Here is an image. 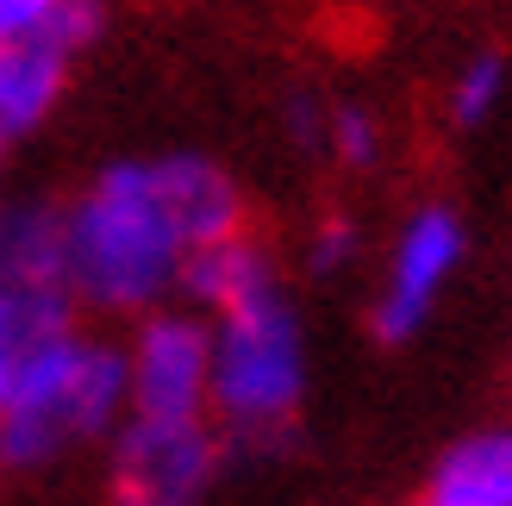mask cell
Segmentation results:
<instances>
[{"label":"cell","mask_w":512,"mask_h":506,"mask_svg":"<svg viewBox=\"0 0 512 506\" xmlns=\"http://www.w3.org/2000/svg\"><path fill=\"white\" fill-rule=\"evenodd\" d=\"M63 13V0H0V44L50 38V19Z\"/></svg>","instance_id":"15"},{"label":"cell","mask_w":512,"mask_h":506,"mask_svg":"<svg viewBox=\"0 0 512 506\" xmlns=\"http://www.w3.org/2000/svg\"><path fill=\"white\" fill-rule=\"evenodd\" d=\"M319 157L350 169V175H369L381 157H388V125H381V113L363 107V100H331L325 132H319Z\"/></svg>","instance_id":"12"},{"label":"cell","mask_w":512,"mask_h":506,"mask_svg":"<svg viewBox=\"0 0 512 506\" xmlns=\"http://www.w3.org/2000/svg\"><path fill=\"white\" fill-rule=\"evenodd\" d=\"M63 282V200L0 188V294Z\"/></svg>","instance_id":"10"},{"label":"cell","mask_w":512,"mask_h":506,"mask_svg":"<svg viewBox=\"0 0 512 506\" xmlns=\"http://www.w3.org/2000/svg\"><path fill=\"white\" fill-rule=\"evenodd\" d=\"M0 475H7V463H0Z\"/></svg>","instance_id":"17"},{"label":"cell","mask_w":512,"mask_h":506,"mask_svg":"<svg viewBox=\"0 0 512 506\" xmlns=\"http://www.w3.org/2000/svg\"><path fill=\"white\" fill-rule=\"evenodd\" d=\"M225 463L213 419H125L107 444V506H207Z\"/></svg>","instance_id":"5"},{"label":"cell","mask_w":512,"mask_h":506,"mask_svg":"<svg viewBox=\"0 0 512 506\" xmlns=\"http://www.w3.org/2000/svg\"><path fill=\"white\" fill-rule=\"evenodd\" d=\"M69 88V57L50 38L0 44V169L19 157L25 138H38L50 113L63 107Z\"/></svg>","instance_id":"7"},{"label":"cell","mask_w":512,"mask_h":506,"mask_svg":"<svg viewBox=\"0 0 512 506\" xmlns=\"http://www.w3.org/2000/svg\"><path fill=\"white\" fill-rule=\"evenodd\" d=\"M244 225L238 175L207 150L119 157L63 200V282L82 313L132 325L182 300L188 257Z\"/></svg>","instance_id":"1"},{"label":"cell","mask_w":512,"mask_h":506,"mask_svg":"<svg viewBox=\"0 0 512 506\" xmlns=\"http://www.w3.org/2000/svg\"><path fill=\"white\" fill-rule=\"evenodd\" d=\"M125 419H213V325L194 307L144 313L119 338Z\"/></svg>","instance_id":"6"},{"label":"cell","mask_w":512,"mask_h":506,"mask_svg":"<svg viewBox=\"0 0 512 506\" xmlns=\"http://www.w3.org/2000/svg\"><path fill=\"white\" fill-rule=\"evenodd\" d=\"M413 506H512V419L444 444Z\"/></svg>","instance_id":"9"},{"label":"cell","mask_w":512,"mask_h":506,"mask_svg":"<svg viewBox=\"0 0 512 506\" xmlns=\"http://www.w3.org/2000/svg\"><path fill=\"white\" fill-rule=\"evenodd\" d=\"M13 369H19V357L0 344V407H7V394H13Z\"/></svg>","instance_id":"16"},{"label":"cell","mask_w":512,"mask_h":506,"mask_svg":"<svg viewBox=\"0 0 512 506\" xmlns=\"http://www.w3.org/2000/svg\"><path fill=\"white\" fill-rule=\"evenodd\" d=\"M213 325V425L232 450H281L313 394V338L275 288Z\"/></svg>","instance_id":"3"},{"label":"cell","mask_w":512,"mask_h":506,"mask_svg":"<svg viewBox=\"0 0 512 506\" xmlns=\"http://www.w3.org/2000/svg\"><path fill=\"white\" fill-rule=\"evenodd\" d=\"M275 288H281L275 250L244 225V232H232V238H219V244L188 257L182 307H194L200 319H225V313H238V307H250V300H263Z\"/></svg>","instance_id":"8"},{"label":"cell","mask_w":512,"mask_h":506,"mask_svg":"<svg viewBox=\"0 0 512 506\" xmlns=\"http://www.w3.org/2000/svg\"><path fill=\"white\" fill-rule=\"evenodd\" d=\"M100 32H107V0H63V13L50 19V44H57L69 63L82 57Z\"/></svg>","instance_id":"14"},{"label":"cell","mask_w":512,"mask_h":506,"mask_svg":"<svg viewBox=\"0 0 512 506\" xmlns=\"http://www.w3.org/2000/svg\"><path fill=\"white\" fill-rule=\"evenodd\" d=\"M469 263V219L450 200H419L381 244L375 294H369V332L381 344H413L438 319L444 294Z\"/></svg>","instance_id":"4"},{"label":"cell","mask_w":512,"mask_h":506,"mask_svg":"<svg viewBox=\"0 0 512 506\" xmlns=\"http://www.w3.org/2000/svg\"><path fill=\"white\" fill-rule=\"evenodd\" d=\"M125 425L119 338L69 325L63 338L25 350L13 394L0 407V463L7 475H50L88 450H107Z\"/></svg>","instance_id":"2"},{"label":"cell","mask_w":512,"mask_h":506,"mask_svg":"<svg viewBox=\"0 0 512 506\" xmlns=\"http://www.w3.org/2000/svg\"><path fill=\"white\" fill-rule=\"evenodd\" d=\"M512 100V57L494 44L469 50L463 63L450 69L444 82V119L456 125V132H481V125H494L500 107Z\"/></svg>","instance_id":"11"},{"label":"cell","mask_w":512,"mask_h":506,"mask_svg":"<svg viewBox=\"0 0 512 506\" xmlns=\"http://www.w3.org/2000/svg\"><path fill=\"white\" fill-rule=\"evenodd\" d=\"M356 263H363V225H356L350 213H325V219L306 225L300 269L313 275V282H338V275H350Z\"/></svg>","instance_id":"13"}]
</instances>
